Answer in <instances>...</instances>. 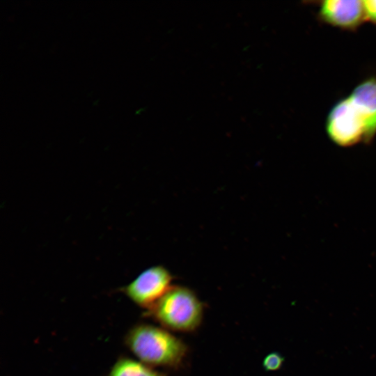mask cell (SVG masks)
Wrapping results in <instances>:
<instances>
[{
	"label": "cell",
	"mask_w": 376,
	"mask_h": 376,
	"mask_svg": "<svg viewBox=\"0 0 376 376\" xmlns=\"http://www.w3.org/2000/svg\"><path fill=\"white\" fill-rule=\"evenodd\" d=\"M125 343L138 360L153 368H178L188 353V347L181 339L162 327L148 324L130 328Z\"/></svg>",
	"instance_id": "1"
},
{
	"label": "cell",
	"mask_w": 376,
	"mask_h": 376,
	"mask_svg": "<svg viewBox=\"0 0 376 376\" xmlns=\"http://www.w3.org/2000/svg\"><path fill=\"white\" fill-rule=\"evenodd\" d=\"M147 313L169 331L191 332L202 322L204 306L192 290L172 285Z\"/></svg>",
	"instance_id": "2"
},
{
	"label": "cell",
	"mask_w": 376,
	"mask_h": 376,
	"mask_svg": "<svg viewBox=\"0 0 376 376\" xmlns=\"http://www.w3.org/2000/svg\"><path fill=\"white\" fill-rule=\"evenodd\" d=\"M325 128L329 138L338 146L349 147L361 141L366 143L365 121L348 95L330 109Z\"/></svg>",
	"instance_id": "3"
},
{
	"label": "cell",
	"mask_w": 376,
	"mask_h": 376,
	"mask_svg": "<svg viewBox=\"0 0 376 376\" xmlns=\"http://www.w3.org/2000/svg\"><path fill=\"white\" fill-rule=\"evenodd\" d=\"M172 281L165 267L155 265L141 272L121 290L132 302L148 311L171 288Z\"/></svg>",
	"instance_id": "4"
},
{
	"label": "cell",
	"mask_w": 376,
	"mask_h": 376,
	"mask_svg": "<svg viewBox=\"0 0 376 376\" xmlns=\"http://www.w3.org/2000/svg\"><path fill=\"white\" fill-rule=\"evenodd\" d=\"M318 17L323 22L345 30H354L366 20L363 1L327 0L321 2Z\"/></svg>",
	"instance_id": "5"
},
{
	"label": "cell",
	"mask_w": 376,
	"mask_h": 376,
	"mask_svg": "<svg viewBox=\"0 0 376 376\" xmlns=\"http://www.w3.org/2000/svg\"><path fill=\"white\" fill-rule=\"evenodd\" d=\"M348 96L366 123L368 143L376 135V77L363 80Z\"/></svg>",
	"instance_id": "6"
},
{
	"label": "cell",
	"mask_w": 376,
	"mask_h": 376,
	"mask_svg": "<svg viewBox=\"0 0 376 376\" xmlns=\"http://www.w3.org/2000/svg\"><path fill=\"white\" fill-rule=\"evenodd\" d=\"M107 376H166L138 359L121 357L111 366Z\"/></svg>",
	"instance_id": "7"
},
{
	"label": "cell",
	"mask_w": 376,
	"mask_h": 376,
	"mask_svg": "<svg viewBox=\"0 0 376 376\" xmlns=\"http://www.w3.org/2000/svg\"><path fill=\"white\" fill-rule=\"evenodd\" d=\"M283 357L278 352H272L263 359V366L267 371H275L281 368L283 363Z\"/></svg>",
	"instance_id": "8"
},
{
	"label": "cell",
	"mask_w": 376,
	"mask_h": 376,
	"mask_svg": "<svg viewBox=\"0 0 376 376\" xmlns=\"http://www.w3.org/2000/svg\"><path fill=\"white\" fill-rule=\"evenodd\" d=\"M363 4L366 19L376 24V0L363 1Z\"/></svg>",
	"instance_id": "9"
}]
</instances>
